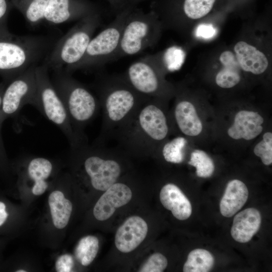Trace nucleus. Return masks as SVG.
<instances>
[{
    "instance_id": "1",
    "label": "nucleus",
    "mask_w": 272,
    "mask_h": 272,
    "mask_svg": "<svg viewBox=\"0 0 272 272\" xmlns=\"http://www.w3.org/2000/svg\"><path fill=\"white\" fill-rule=\"evenodd\" d=\"M94 87L102 110L100 133L94 143L104 145L114 139L140 106L151 98L137 92L126 81L122 74H97Z\"/></svg>"
},
{
    "instance_id": "2",
    "label": "nucleus",
    "mask_w": 272,
    "mask_h": 272,
    "mask_svg": "<svg viewBox=\"0 0 272 272\" xmlns=\"http://www.w3.org/2000/svg\"><path fill=\"white\" fill-rule=\"evenodd\" d=\"M160 98H151L138 108L114 139L126 154H155L167 138L169 127L167 117L160 105Z\"/></svg>"
},
{
    "instance_id": "3",
    "label": "nucleus",
    "mask_w": 272,
    "mask_h": 272,
    "mask_svg": "<svg viewBox=\"0 0 272 272\" xmlns=\"http://www.w3.org/2000/svg\"><path fill=\"white\" fill-rule=\"evenodd\" d=\"M58 38L54 35L18 36L0 39V76L7 84L43 62Z\"/></svg>"
},
{
    "instance_id": "4",
    "label": "nucleus",
    "mask_w": 272,
    "mask_h": 272,
    "mask_svg": "<svg viewBox=\"0 0 272 272\" xmlns=\"http://www.w3.org/2000/svg\"><path fill=\"white\" fill-rule=\"evenodd\" d=\"M51 71V81L64 105L74 131L81 145L88 144L85 129L99 112V99L63 68Z\"/></svg>"
},
{
    "instance_id": "5",
    "label": "nucleus",
    "mask_w": 272,
    "mask_h": 272,
    "mask_svg": "<svg viewBox=\"0 0 272 272\" xmlns=\"http://www.w3.org/2000/svg\"><path fill=\"white\" fill-rule=\"evenodd\" d=\"M101 23L99 12L79 20L65 34L57 40L42 63L49 71L66 69L77 63L84 55Z\"/></svg>"
},
{
    "instance_id": "6",
    "label": "nucleus",
    "mask_w": 272,
    "mask_h": 272,
    "mask_svg": "<svg viewBox=\"0 0 272 272\" xmlns=\"http://www.w3.org/2000/svg\"><path fill=\"white\" fill-rule=\"evenodd\" d=\"M163 24L152 11L145 12L131 6L122 31L118 50L112 61L137 55L154 46L159 40Z\"/></svg>"
},
{
    "instance_id": "7",
    "label": "nucleus",
    "mask_w": 272,
    "mask_h": 272,
    "mask_svg": "<svg viewBox=\"0 0 272 272\" xmlns=\"http://www.w3.org/2000/svg\"><path fill=\"white\" fill-rule=\"evenodd\" d=\"M70 149L82 159L84 172L95 189L105 191L120 178L122 169L117 158L123 151L118 147L88 143Z\"/></svg>"
},
{
    "instance_id": "8",
    "label": "nucleus",
    "mask_w": 272,
    "mask_h": 272,
    "mask_svg": "<svg viewBox=\"0 0 272 272\" xmlns=\"http://www.w3.org/2000/svg\"><path fill=\"white\" fill-rule=\"evenodd\" d=\"M35 72L37 88L32 106L61 131L70 148L81 146L72 128L64 105L52 84L48 67L41 63L36 67Z\"/></svg>"
},
{
    "instance_id": "9",
    "label": "nucleus",
    "mask_w": 272,
    "mask_h": 272,
    "mask_svg": "<svg viewBox=\"0 0 272 272\" xmlns=\"http://www.w3.org/2000/svg\"><path fill=\"white\" fill-rule=\"evenodd\" d=\"M131 6L127 5L116 14L114 19L91 40L81 60L71 67L64 69L72 74L77 70H98L111 62L116 53L126 17Z\"/></svg>"
},
{
    "instance_id": "10",
    "label": "nucleus",
    "mask_w": 272,
    "mask_h": 272,
    "mask_svg": "<svg viewBox=\"0 0 272 272\" xmlns=\"http://www.w3.org/2000/svg\"><path fill=\"white\" fill-rule=\"evenodd\" d=\"M154 55H147L132 62L122 74L128 84L148 98H161L170 88L163 78L162 67Z\"/></svg>"
},
{
    "instance_id": "11",
    "label": "nucleus",
    "mask_w": 272,
    "mask_h": 272,
    "mask_svg": "<svg viewBox=\"0 0 272 272\" xmlns=\"http://www.w3.org/2000/svg\"><path fill=\"white\" fill-rule=\"evenodd\" d=\"M36 66L29 68L7 84L2 100L3 122L17 117L25 105H33L37 88L35 72Z\"/></svg>"
},
{
    "instance_id": "12",
    "label": "nucleus",
    "mask_w": 272,
    "mask_h": 272,
    "mask_svg": "<svg viewBox=\"0 0 272 272\" xmlns=\"http://www.w3.org/2000/svg\"><path fill=\"white\" fill-rule=\"evenodd\" d=\"M99 11L85 0H49L44 19L53 24L79 20Z\"/></svg>"
},
{
    "instance_id": "13",
    "label": "nucleus",
    "mask_w": 272,
    "mask_h": 272,
    "mask_svg": "<svg viewBox=\"0 0 272 272\" xmlns=\"http://www.w3.org/2000/svg\"><path fill=\"white\" fill-rule=\"evenodd\" d=\"M132 197L130 188L125 184L115 182L105 191L93 210L95 218L105 221L114 214L116 209L127 204Z\"/></svg>"
},
{
    "instance_id": "14",
    "label": "nucleus",
    "mask_w": 272,
    "mask_h": 272,
    "mask_svg": "<svg viewBox=\"0 0 272 272\" xmlns=\"http://www.w3.org/2000/svg\"><path fill=\"white\" fill-rule=\"evenodd\" d=\"M148 230L147 223L140 217L134 216L127 218L115 234L116 248L123 253L133 250L145 239Z\"/></svg>"
},
{
    "instance_id": "15",
    "label": "nucleus",
    "mask_w": 272,
    "mask_h": 272,
    "mask_svg": "<svg viewBox=\"0 0 272 272\" xmlns=\"http://www.w3.org/2000/svg\"><path fill=\"white\" fill-rule=\"evenodd\" d=\"M241 71L258 75L268 67L266 54L256 46L244 40H239L232 48Z\"/></svg>"
},
{
    "instance_id": "16",
    "label": "nucleus",
    "mask_w": 272,
    "mask_h": 272,
    "mask_svg": "<svg viewBox=\"0 0 272 272\" xmlns=\"http://www.w3.org/2000/svg\"><path fill=\"white\" fill-rule=\"evenodd\" d=\"M261 223V216L257 209H246L235 215L234 218L231 234L239 243L249 242L258 231Z\"/></svg>"
},
{
    "instance_id": "17",
    "label": "nucleus",
    "mask_w": 272,
    "mask_h": 272,
    "mask_svg": "<svg viewBox=\"0 0 272 272\" xmlns=\"http://www.w3.org/2000/svg\"><path fill=\"white\" fill-rule=\"evenodd\" d=\"M263 117L254 111L242 110L235 115L233 124L228 130L230 137L235 140H250L262 131Z\"/></svg>"
},
{
    "instance_id": "18",
    "label": "nucleus",
    "mask_w": 272,
    "mask_h": 272,
    "mask_svg": "<svg viewBox=\"0 0 272 272\" xmlns=\"http://www.w3.org/2000/svg\"><path fill=\"white\" fill-rule=\"evenodd\" d=\"M160 200L164 207L170 211L174 217L179 220H185L191 215L190 201L173 183H167L163 186L160 193Z\"/></svg>"
},
{
    "instance_id": "19",
    "label": "nucleus",
    "mask_w": 272,
    "mask_h": 272,
    "mask_svg": "<svg viewBox=\"0 0 272 272\" xmlns=\"http://www.w3.org/2000/svg\"><path fill=\"white\" fill-rule=\"evenodd\" d=\"M248 194L247 187L242 181L237 179L229 181L220 203L222 215L232 217L246 203Z\"/></svg>"
},
{
    "instance_id": "20",
    "label": "nucleus",
    "mask_w": 272,
    "mask_h": 272,
    "mask_svg": "<svg viewBox=\"0 0 272 272\" xmlns=\"http://www.w3.org/2000/svg\"><path fill=\"white\" fill-rule=\"evenodd\" d=\"M174 116L177 125L185 135L196 136L202 131V123L195 107L190 102L181 100L174 108Z\"/></svg>"
},
{
    "instance_id": "21",
    "label": "nucleus",
    "mask_w": 272,
    "mask_h": 272,
    "mask_svg": "<svg viewBox=\"0 0 272 272\" xmlns=\"http://www.w3.org/2000/svg\"><path fill=\"white\" fill-rule=\"evenodd\" d=\"M53 170L51 162L43 157H34L30 159L27 165L26 174L34 182L32 193L36 195L43 194L48 187L47 179Z\"/></svg>"
},
{
    "instance_id": "22",
    "label": "nucleus",
    "mask_w": 272,
    "mask_h": 272,
    "mask_svg": "<svg viewBox=\"0 0 272 272\" xmlns=\"http://www.w3.org/2000/svg\"><path fill=\"white\" fill-rule=\"evenodd\" d=\"M48 203L54 226L63 229L70 220L73 208L71 202L64 197L62 192L55 190L50 194Z\"/></svg>"
},
{
    "instance_id": "23",
    "label": "nucleus",
    "mask_w": 272,
    "mask_h": 272,
    "mask_svg": "<svg viewBox=\"0 0 272 272\" xmlns=\"http://www.w3.org/2000/svg\"><path fill=\"white\" fill-rule=\"evenodd\" d=\"M49 0H13V3L31 26L38 24L44 19Z\"/></svg>"
},
{
    "instance_id": "24",
    "label": "nucleus",
    "mask_w": 272,
    "mask_h": 272,
    "mask_svg": "<svg viewBox=\"0 0 272 272\" xmlns=\"http://www.w3.org/2000/svg\"><path fill=\"white\" fill-rule=\"evenodd\" d=\"M214 257L208 250L195 249L188 255L183 271L184 272H208L214 264Z\"/></svg>"
},
{
    "instance_id": "25",
    "label": "nucleus",
    "mask_w": 272,
    "mask_h": 272,
    "mask_svg": "<svg viewBox=\"0 0 272 272\" xmlns=\"http://www.w3.org/2000/svg\"><path fill=\"white\" fill-rule=\"evenodd\" d=\"M98 250V239L95 236L89 235L79 241L75 250V255L82 265L87 266L93 261Z\"/></svg>"
},
{
    "instance_id": "26",
    "label": "nucleus",
    "mask_w": 272,
    "mask_h": 272,
    "mask_svg": "<svg viewBox=\"0 0 272 272\" xmlns=\"http://www.w3.org/2000/svg\"><path fill=\"white\" fill-rule=\"evenodd\" d=\"M186 144L187 140L184 138L178 137L158 148H161L162 154L167 162L178 164L184 160V149Z\"/></svg>"
},
{
    "instance_id": "27",
    "label": "nucleus",
    "mask_w": 272,
    "mask_h": 272,
    "mask_svg": "<svg viewBox=\"0 0 272 272\" xmlns=\"http://www.w3.org/2000/svg\"><path fill=\"white\" fill-rule=\"evenodd\" d=\"M188 163L195 167L196 174L199 177H209L214 172L215 165L213 160L202 150L193 151L191 153Z\"/></svg>"
},
{
    "instance_id": "28",
    "label": "nucleus",
    "mask_w": 272,
    "mask_h": 272,
    "mask_svg": "<svg viewBox=\"0 0 272 272\" xmlns=\"http://www.w3.org/2000/svg\"><path fill=\"white\" fill-rule=\"evenodd\" d=\"M255 155L260 158L262 163L265 165H269L272 163V133L265 132L263 135V140L258 143L253 150Z\"/></svg>"
},
{
    "instance_id": "29",
    "label": "nucleus",
    "mask_w": 272,
    "mask_h": 272,
    "mask_svg": "<svg viewBox=\"0 0 272 272\" xmlns=\"http://www.w3.org/2000/svg\"><path fill=\"white\" fill-rule=\"evenodd\" d=\"M168 261L160 253H155L149 256L140 268V272H162L166 268Z\"/></svg>"
},
{
    "instance_id": "30",
    "label": "nucleus",
    "mask_w": 272,
    "mask_h": 272,
    "mask_svg": "<svg viewBox=\"0 0 272 272\" xmlns=\"http://www.w3.org/2000/svg\"><path fill=\"white\" fill-rule=\"evenodd\" d=\"M9 6L6 0H0V39L12 35L8 28L7 15Z\"/></svg>"
},
{
    "instance_id": "31",
    "label": "nucleus",
    "mask_w": 272,
    "mask_h": 272,
    "mask_svg": "<svg viewBox=\"0 0 272 272\" xmlns=\"http://www.w3.org/2000/svg\"><path fill=\"white\" fill-rule=\"evenodd\" d=\"M74 265L72 255L65 254L60 256L55 262V268L58 272L71 271Z\"/></svg>"
},
{
    "instance_id": "32",
    "label": "nucleus",
    "mask_w": 272,
    "mask_h": 272,
    "mask_svg": "<svg viewBox=\"0 0 272 272\" xmlns=\"http://www.w3.org/2000/svg\"><path fill=\"white\" fill-rule=\"evenodd\" d=\"M7 84V83L4 81L0 83V161H2L6 158V151L1 131L2 125L3 122L2 120L1 105L3 93Z\"/></svg>"
},
{
    "instance_id": "33",
    "label": "nucleus",
    "mask_w": 272,
    "mask_h": 272,
    "mask_svg": "<svg viewBox=\"0 0 272 272\" xmlns=\"http://www.w3.org/2000/svg\"><path fill=\"white\" fill-rule=\"evenodd\" d=\"M196 34L202 38H210L215 34V29L211 24H200L197 28Z\"/></svg>"
},
{
    "instance_id": "34",
    "label": "nucleus",
    "mask_w": 272,
    "mask_h": 272,
    "mask_svg": "<svg viewBox=\"0 0 272 272\" xmlns=\"http://www.w3.org/2000/svg\"><path fill=\"white\" fill-rule=\"evenodd\" d=\"M112 10L117 14L126 6L127 0H107Z\"/></svg>"
},
{
    "instance_id": "35",
    "label": "nucleus",
    "mask_w": 272,
    "mask_h": 272,
    "mask_svg": "<svg viewBox=\"0 0 272 272\" xmlns=\"http://www.w3.org/2000/svg\"><path fill=\"white\" fill-rule=\"evenodd\" d=\"M149 0H127L126 6H137L139 4Z\"/></svg>"
},
{
    "instance_id": "36",
    "label": "nucleus",
    "mask_w": 272,
    "mask_h": 272,
    "mask_svg": "<svg viewBox=\"0 0 272 272\" xmlns=\"http://www.w3.org/2000/svg\"><path fill=\"white\" fill-rule=\"evenodd\" d=\"M17 272H26V270H23V269H20L16 271Z\"/></svg>"
}]
</instances>
